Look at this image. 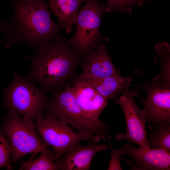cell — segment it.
<instances>
[{
    "mask_svg": "<svg viewBox=\"0 0 170 170\" xmlns=\"http://www.w3.org/2000/svg\"><path fill=\"white\" fill-rule=\"evenodd\" d=\"M120 158L124 160L131 167V170H141V168L139 166L137 165L136 164H133L132 162L130 161L127 160L125 159L121 155H120Z\"/></svg>",
    "mask_w": 170,
    "mask_h": 170,
    "instance_id": "23",
    "label": "cell"
},
{
    "mask_svg": "<svg viewBox=\"0 0 170 170\" xmlns=\"http://www.w3.org/2000/svg\"><path fill=\"white\" fill-rule=\"evenodd\" d=\"M37 158L29 159L27 161L21 160L18 162L21 164L20 170H59V166L56 162L58 159L54 151L50 150L41 152Z\"/></svg>",
    "mask_w": 170,
    "mask_h": 170,
    "instance_id": "17",
    "label": "cell"
},
{
    "mask_svg": "<svg viewBox=\"0 0 170 170\" xmlns=\"http://www.w3.org/2000/svg\"><path fill=\"white\" fill-rule=\"evenodd\" d=\"M80 79L88 82L99 94L108 100L114 99L128 89L131 86L133 81L132 76L126 77L110 76L98 79Z\"/></svg>",
    "mask_w": 170,
    "mask_h": 170,
    "instance_id": "14",
    "label": "cell"
},
{
    "mask_svg": "<svg viewBox=\"0 0 170 170\" xmlns=\"http://www.w3.org/2000/svg\"><path fill=\"white\" fill-rule=\"evenodd\" d=\"M11 148L5 135L0 132V169L5 167L7 170H12L13 165L10 163Z\"/></svg>",
    "mask_w": 170,
    "mask_h": 170,
    "instance_id": "20",
    "label": "cell"
},
{
    "mask_svg": "<svg viewBox=\"0 0 170 170\" xmlns=\"http://www.w3.org/2000/svg\"><path fill=\"white\" fill-rule=\"evenodd\" d=\"M120 155L130 157L141 170H169L170 151L158 148L143 150L126 143L119 149Z\"/></svg>",
    "mask_w": 170,
    "mask_h": 170,
    "instance_id": "12",
    "label": "cell"
},
{
    "mask_svg": "<svg viewBox=\"0 0 170 170\" xmlns=\"http://www.w3.org/2000/svg\"><path fill=\"white\" fill-rule=\"evenodd\" d=\"M75 19L76 30L73 36L67 39L69 46L83 62L98 47L108 41L100 31L105 7L98 0H87Z\"/></svg>",
    "mask_w": 170,
    "mask_h": 170,
    "instance_id": "4",
    "label": "cell"
},
{
    "mask_svg": "<svg viewBox=\"0 0 170 170\" xmlns=\"http://www.w3.org/2000/svg\"><path fill=\"white\" fill-rule=\"evenodd\" d=\"M158 58L154 59L161 66L160 73L152 79L151 81L170 85V46L165 42L158 43L155 47Z\"/></svg>",
    "mask_w": 170,
    "mask_h": 170,
    "instance_id": "16",
    "label": "cell"
},
{
    "mask_svg": "<svg viewBox=\"0 0 170 170\" xmlns=\"http://www.w3.org/2000/svg\"><path fill=\"white\" fill-rule=\"evenodd\" d=\"M60 33L50 43H43L35 49L32 56L24 58L31 63V69L25 77L40 86L48 93L62 90L71 85L78 75L76 70L82 60L69 46Z\"/></svg>",
    "mask_w": 170,
    "mask_h": 170,
    "instance_id": "1",
    "label": "cell"
},
{
    "mask_svg": "<svg viewBox=\"0 0 170 170\" xmlns=\"http://www.w3.org/2000/svg\"><path fill=\"white\" fill-rule=\"evenodd\" d=\"M110 136L107 139L111 150V157L108 168V170H122L120 160V159L119 149H115L110 141Z\"/></svg>",
    "mask_w": 170,
    "mask_h": 170,
    "instance_id": "21",
    "label": "cell"
},
{
    "mask_svg": "<svg viewBox=\"0 0 170 170\" xmlns=\"http://www.w3.org/2000/svg\"><path fill=\"white\" fill-rule=\"evenodd\" d=\"M139 96L134 89L128 88L115 100L122 110L126 124V132L117 134L116 138L119 141L125 139L137 144L142 150H147L150 147L145 128L147 116L144 110L139 108L135 102V98Z\"/></svg>",
    "mask_w": 170,
    "mask_h": 170,
    "instance_id": "8",
    "label": "cell"
},
{
    "mask_svg": "<svg viewBox=\"0 0 170 170\" xmlns=\"http://www.w3.org/2000/svg\"><path fill=\"white\" fill-rule=\"evenodd\" d=\"M51 94L45 107V117L62 121L81 134L98 135L106 140L109 134L107 132L108 123L94 121L85 115L76 99L71 85Z\"/></svg>",
    "mask_w": 170,
    "mask_h": 170,
    "instance_id": "3",
    "label": "cell"
},
{
    "mask_svg": "<svg viewBox=\"0 0 170 170\" xmlns=\"http://www.w3.org/2000/svg\"><path fill=\"white\" fill-rule=\"evenodd\" d=\"M71 87L78 104L85 115L94 121H101L99 116L107 105L108 100L78 76Z\"/></svg>",
    "mask_w": 170,
    "mask_h": 170,
    "instance_id": "11",
    "label": "cell"
},
{
    "mask_svg": "<svg viewBox=\"0 0 170 170\" xmlns=\"http://www.w3.org/2000/svg\"><path fill=\"white\" fill-rule=\"evenodd\" d=\"M144 81L141 87L147 93L145 98L140 96L149 124H170V85L147 79L141 71L136 70Z\"/></svg>",
    "mask_w": 170,
    "mask_h": 170,
    "instance_id": "9",
    "label": "cell"
},
{
    "mask_svg": "<svg viewBox=\"0 0 170 170\" xmlns=\"http://www.w3.org/2000/svg\"><path fill=\"white\" fill-rule=\"evenodd\" d=\"M23 4L30 5H37L42 3L43 0H16Z\"/></svg>",
    "mask_w": 170,
    "mask_h": 170,
    "instance_id": "22",
    "label": "cell"
},
{
    "mask_svg": "<svg viewBox=\"0 0 170 170\" xmlns=\"http://www.w3.org/2000/svg\"><path fill=\"white\" fill-rule=\"evenodd\" d=\"M35 124L38 135L52 148L58 158L69 148L82 141L98 143L102 139L99 135L76 132L65 123L54 118L39 117Z\"/></svg>",
    "mask_w": 170,
    "mask_h": 170,
    "instance_id": "7",
    "label": "cell"
},
{
    "mask_svg": "<svg viewBox=\"0 0 170 170\" xmlns=\"http://www.w3.org/2000/svg\"><path fill=\"white\" fill-rule=\"evenodd\" d=\"M105 6V13L116 11L130 13L132 7L135 5L141 6L147 0H106Z\"/></svg>",
    "mask_w": 170,
    "mask_h": 170,
    "instance_id": "19",
    "label": "cell"
},
{
    "mask_svg": "<svg viewBox=\"0 0 170 170\" xmlns=\"http://www.w3.org/2000/svg\"><path fill=\"white\" fill-rule=\"evenodd\" d=\"M2 92L3 106L8 110L16 112L33 122L37 118L43 116L42 110L49 99L47 93L25 77H20L16 71L11 83Z\"/></svg>",
    "mask_w": 170,
    "mask_h": 170,
    "instance_id": "6",
    "label": "cell"
},
{
    "mask_svg": "<svg viewBox=\"0 0 170 170\" xmlns=\"http://www.w3.org/2000/svg\"><path fill=\"white\" fill-rule=\"evenodd\" d=\"M12 1L14 11L11 19L0 21V32L4 34L0 45L10 48L24 42L35 50L42 43L52 42L60 33V25L52 19L48 3L30 5Z\"/></svg>",
    "mask_w": 170,
    "mask_h": 170,
    "instance_id": "2",
    "label": "cell"
},
{
    "mask_svg": "<svg viewBox=\"0 0 170 170\" xmlns=\"http://www.w3.org/2000/svg\"><path fill=\"white\" fill-rule=\"evenodd\" d=\"M87 0H50L49 8L59 20L60 30L68 34L72 30L75 19L81 4Z\"/></svg>",
    "mask_w": 170,
    "mask_h": 170,
    "instance_id": "15",
    "label": "cell"
},
{
    "mask_svg": "<svg viewBox=\"0 0 170 170\" xmlns=\"http://www.w3.org/2000/svg\"><path fill=\"white\" fill-rule=\"evenodd\" d=\"M82 65V72L78 76L81 79L122 77L119 70L114 65L105 44L98 47L89 55Z\"/></svg>",
    "mask_w": 170,
    "mask_h": 170,
    "instance_id": "13",
    "label": "cell"
},
{
    "mask_svg": "<svg viewBox=\"0 0 170 170\" xmlns=\"http://www.w3.org/2000/svg\"><path fill=\"white\" fill-rule=\"evenodd\" d=\"M0 132L5 135L11 147L13 164L27 154H32L30 158L32 159L38 153L50 150L39 137L35 124L16 112L8 110L1 124Z\"/></svg>",
    "mask_w": 170,
    "mask_h": 170,
    "instance_id": "5",
    "label": "cell"
},
{
    "mask_svg": "<svg viewBox=\"0 0 170 170\" xmlns=\"http://www.w3.org/2000/svg\"><path fill=\"white\" fill-rule=\"evenodd\" d=\"M152 133L146 132L148 144L151 148L170 151V124H149Z\"/></svg>",
    "mask_w": 170,
    "mask_h": 170,
    "instance_id": "18",
    "label": "cell"
},
{
    "mask_svg": "<svg viewBox=\"0 0 170 170\" xmlns=\"http://www.w3.org/2000/svg\"><path fill=\"white\" fill-rule=\"evenodd\" d=\"M93 142L82 145L80 142L69 148L55 161L60 170H88L94 156L98 152L106 150L107 144Z\"/></svg>",
    "mask_w": 170,
    "mask_h": 170,
    "instance_id": "10",
    "label": "cell"
}]
</instances>
